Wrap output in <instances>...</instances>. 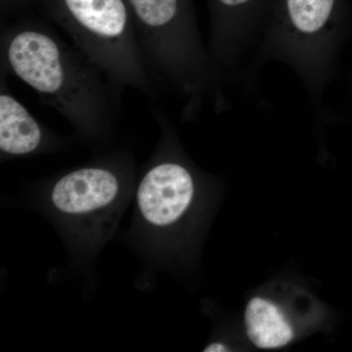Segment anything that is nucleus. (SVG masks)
<instances>
[{
  "mask_svg": "<svg viewBox=\"0 0 352 352\" xmlns=\"http://www.w3.org/2000/svg\"><path fill=\"white\" fill-rule=\"evenodd\" d=\"M0 69L38 94L76 131H107L120 97L104 74L44 16L28 13L0 29Z\"/></svg>",
  "mask_w": 352,
  "mask_h": 352,
  "instance_id": "f257e3e1",
  "label": "nucleus"
},
{
  "mask_svg": "<svg viewBox=\"0 0 352 352\" xmlns=\"http://www.w3.org/2000/svg\"><path fill=\"white\" fill-rule=\"evenodd\" d=\"M126 2L148 71L157 87L182 99V119H195L207 106L226 111V80L201 38L194 0Z\"/></svg>",
  "mask_w": 352,
  "mask_h": 352,
  "instance_id": "f03ea898",
  "label": "nucleus"
},
{
  "mask_svg": "<svg viewBox=\"0 0 352 352\" xmlns=\"http://www.w3.org/2000/svg\"><path fill=\"white\" fill-rule=\"evenodd\" d=\"M349 34L344 0H274L263 36L244 76L254 88L259 69L280 62L305 85L314 113L327 116L323 96L337 74L340 50Z\"/></svg>",
  "mask_w": 352,
  "mask_h": 352,
  "instance_id": "7ed1b4c3",
  "label": "nucleus"
},
{
  "mask_svg": "<svg viewBox=\"0 0 352 352\" xmlns=\"http://www.w3.org/2000/svg\"><path fill=\"white\" fill-rule=\"evenodd\" d=\"M38 9L100 69L120 97L122 90L132 88L155 98L157 87L126 0H41Z\"/></svg>",
  "mask_w": 352,
  "mask_h": 352,
  "instance_id": "20e7f679",
  "label": "nucleus"
},
{
  "mask_svg": "<svg viewBox=\"0 0 352 352\" xmlns=\"http://www.w3.org/2000/svg\"><path fill=\"white\" fill-rule=\"evenodd\" d=\"M274 0H207L210 51L226 85H243L245 58L256 50Z\"/></svg>",
  "mask_w": 352,
  "mask_h": 352,
  "instance_id": "39448f33",
  "label": "nucleus"
},
{
  "mask_svg": "<svg viewBox=\"0 0 352 352\" xmlns=\"http://www.w3.org/2000/svg\"><path fill=\"white\" fill-rule=\"evenodd\" d=\"M196 190V175L188 164L178 157L159 160L139 183V212L155 228H168L188 212Z\"/></svg>",
  "mask_w": 352,
  "mask_h": 352,
  "instance_id": "423d86ee",
  "label": "nucleus"
},
{
  "mask_svg": "<svg viewBox=\"0 0 352 352\" xmlns=\"http://www.w3.org/2000/svg\"><path fill=\"white\" fill-rule=\"evenodd\" d=\"M122 192V176L110 166H85L66 173L53 185V207L71 217H90L105 212Z\"/></svg>",
  "mask_w": 352,
  "mask_h": 352,
  "instance_id": "0eeeda50",
  "label": "nucleus"
},
{
  "mask_svg": "<svg viewBox=\"0 0 352 352\" xmlns=\"http://www.w3.org/2000/svg\"><path fill=\"white\" fill-rule=\"evenodd\" d=\"M7 75L0 82V151L6 156H25L45 145L47 131L8 89Z\"/></svg>",
  "mask_w": 352,
  "mask_h": 352,
  "instance_id": "6e6552de",
  "label": "nucleus"
},
{
  "mask_svg": "<svg viewBox=\"0 0 352 352\" xmlns=\"http://www.w3.org/2000/svg\"><path fill=\"white\" fill-rule=\"evenodd\" d=\"M245 335L252 346L272 351L294 342L296 330L283 308L265 296H254L244 311Z\"/></svg>",
  "mask_w": 352,
  "mask_h": 352,
  "instance_id": "1a4fd4ad",
  "label": "nucleus"
},
{
  "mask_svg": "<svg viewBox=\"0 0 352 352\" xmlns=\"http://www.w3.org/2000/svg\"><path fill=\"white\" fill-rule=\"evenodd\" d=\"M41 0H0V20L10 22L21 16L31 13L32 9L39 6Z\"/></svg>",
  "mask_w": 352,
  "mask_h": 352,
  "instance_id": "9d476101",
  "label": "nucleus"
},
{
  "mask_svg": "<svg viewBox=\"0 0 352 352\" xmlns=\"http://www.w3.org/2000/svg\"><path fill=\"white\" fill-rule=\"evenodd\" d=\"M228 346H226L223 342H214L212 344L205 347L204 351L205 352H223L228 351Z\"/></svg>",
  "mask_w": 352,
  "mask_h": 352,
  "instance_id": "9b49d317",
  "label": "nucleus"
}]
</instances>
